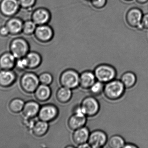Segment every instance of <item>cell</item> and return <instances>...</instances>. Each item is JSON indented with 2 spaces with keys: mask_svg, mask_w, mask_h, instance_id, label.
<instances>
[{
  "mask_svg": "<svg viewBox=\"0 0 148 148\" xmlns=\"http://www.w3.org/2000/svg\"><path fill=\"white\" fill-rule=\"evenodd\" d=\"M125 89V87L120 80L115 79L105 84L103 93L107 99L115 101L123 96Z\"/></svg>",
  "mask_w": 148,
  "mask_h": 148,
  "instance_id": "obj_1",
  "label": "cell"
},
{
  "mask_svg": "<svg viewBox=\"0 0 148 148\" xmlns=\"http://www.w3.org/2000/svg\"><path fill=\"white\" fill-rule=\"evenodd\" d=\"M97 80L106 84L115 79L116 71L112 66L103 64L97 66L93 71Z\"/></svg>",
  "mask_w": 148,
  "mask_h": 148,
  "instance_id": "obj_2",
  "label": "cell"
},
{
  "mask_svg": "<svg viewBox=\"0 0 148 148\" xmlns=\"http://www.w3.org/2000/svg\"><path fill=\"white\" fill-rule=\"evenodd\" d=\"M30 47L27 40L22 37H18L11 41L10 52L16 59L24 58L30 52Z\"/></svg>",
  "mask_w": 148,
  "mask_h": 148,
  "instance_id": "obj_3",
  "label": "cell"
},
{
  "mask_svg": "<svg viewBox=\"0 0 148 148\" xmlns=\"http://www.w3.org/2000/svg\"><path fill=\"white\" fill-rule=\"evenodd\" d=\"M79 74L76 70L69 69L61 73L60 82L62 86L74 90L79 86Z\"/></svg>",
  "mask_w": 148,
  "mask_h": 148,
  "instance_id": "obj_4",
  "label": "cell"
},
{
  "mask_svg": "<svg viewBox=\"0 0 148 148\" xmlns=\"http://www.w3.org/2000/svg\"><path fill=\"white\" fill-rule=\"evenodd\" d=\"M80 105L86 117L94 116L100 110L99 102L94 96L86 97Z\"/></svg>",
  "mask_w": 148,
  "mask_h": 148,
  "instance_id": "obj_5",
  "label": "cell"
},
{
  "mask_svg": "<svg viewBox=\"0 0 148 148\" xmlns=\"http://www.w3.org/2000/svg\"><path fill=\"white\" fill-rule=\"evenodd\" d=\"M143 13L140 8H132L129 9L125 15V21L128 25L132 28L141 30V24Z\"/></svg>",
  "mask_w": 148,
  "mask_h": 148,
  "instance_id": "obj_6",
  "label": "cell"
},
{
  "mask_svg": "<svg viewBox=\"0 0 148 148\" xmlns=\"http://www.w3.org/2000/svg\"><path fill=\"white\" fill-rule=\"evenodd\" d=\"M108 139L107 134L103 131L95 130L90 133L87 143L91 148H101L107 143Z\"/></svg>",
  "mask_w": 148,
  "mask_h": 148,
  "instance_id": "obj_7",
  "label": "cell"
},
{
  "mask_svg": "<svg viewBox=\"0 0 148 148\" xmlns=\"http://www.w3.org/2000/svg\"><path fill=\"white\" fill-rule=\"evenodd\" d=\"M39 79L33 73H28L23 75L21 80V85L22 89L27 92H35L39 84Z\"/></svg>",
  "mask_w": 148,
  "mask_h": 148,
  "instance_id": "obj_8",
  "label": "cell"
},
{
  "mask_svg": "<svg viewBox=\"0 0 148 148\" xmlns=\"http://www.w3.org/2000/svg\"><path fill=\"white\" fill-rule=\"evenodd\" d=\"M18 0H2L0 10L5 16L13 17L20 9Z\"/></svg>",
  "mask_w": 148,
  "mask_h": 148,
  "instance_id": "obj_9",
  "label": "cell"
},
{
  "mask_svg": "<svg viewBox=\"0 0 148 148\" xmlns=\"http://www.w3.org/2000/svg\"><path fill=\"white\" fill-rule=\"evenodd\" d=\"M51 18V13L47 9L40 8L34 11L32 14V20L37 25H47Z\"/></svg>",
  "mask_w": 148,
  "mask_h": 148,
  "instance_id": "obj_10",
  "label": "cell"
},
{
  "mask_svg": "<svg viewBox=\"0 0 148 148\" xmlns=\"http://www.w3.org/2000/svg\"><path fill=\"white\" fill-rule=\"evenodd\" d=\"M34 34L40 41L47 42L51 40L54 33L52 28L50 26L44 25L37 26Z\"/></svg>",
  "mask_w": 148,
  "mask_h": 148,
  "instance_id": "obj_11",
  "label": "cell"
},
{
  "mask_svg": "<svg viewBox=\"0 0 148 148\" xmlns=\"http://www.w3.org/2000/svg\"><path fill=\"white\" fill-rule=\"evenodd\" d=\"M58 114V108L53 105H46L40 109L39 117L42 121L48 122L53 120Z\"/></svg>",
  "mask_w": 148,
  "mask_h": 148,
  "instance_id": "obj_12",
  "label": "cell"
},
{
  "mask_svg": "<svg viewBox=\"0 0 148 148\" xmlns=\"http://www.w3.org/2000/svg\"><path fill=\"white\" fill-rule=\"evenodd\" d=\"M90 133L89 128L85 126L75 130L72 134L73 141L77 145L87 143Z\"/></svg>",
  "mask_w": 148,
  "mask_h": 148,
  "instance_id": "obj_13",
  "label": "cell"
},
{
  "mask_svg": "<svg viewBox=\"0 0 148 148\" xmlns=\"http://www.w3.org/2000/svg\"><path fill=\"white\" fill-rule=\"evenodd\" d=\"M97 81L93 71H85L79 74V86L84 90H89Z\"/></svg>",
  "mask_w": 148,
  "mask_h": 148,
  "instance_id": "obj_14",
  "label": "cell"
},
{
  "mask_svg": "<svg viewBox=\"0 0 148 148\" xmlns=\"http://www.w3.org/2000/svg\"><path fill=\"white\" fill-rule=\"evenodd\" d=\"M86 117V116L73 113L72 115L69 117L68 120L67 124L68 127L72 130L74 131L85 126L87 122Z\"/></svg>",
  "mask_w": 148,
  "mask_h": 148,
  "instance_id": "obj_15",
  "label": "cell"
},
{
  "mask_svg": "<svg viewBox=\"0 0 148 148\" xmlns=\"http://www.w3.org/2000/svg\"><path fill=\"white\" fill-rule=\"evenodd\" d=\"M24 21L17 17H13L9 19L5 25L7 27L10 34L16 35L21 33L23 31Z\"/></svg>",
  "mask_w": 148,
  "mask_h": 148,
  "instance_id": "obj_16",
  "label": "cell"
},
{
  "mask_svg": "<svg viewBox=\"0 0 148 148\" xmlns=\"http://www.w3.org/2000/svg\"><path fill=\"white\" fill-rule=\"evenodd\" d=\"M16 59L10 52L2 53L0 56V67L3 70H10L16 64Z\"/></svg>",
  "mask_w": 148,
  "mask_h": 148,
  "instance_id": "obj_17",
  "label": "cell"
},
{
  "mask_svg": "<svg viewBox=\"0 0 148 148\" xmlns=\"http://www.w3.org/2000/svg\"><path fill=\"white\" fill-rule=\"evenodd\" d=\"M15 79V74L10 70H4L0 72V85L1 86H9L14 83Z\"/></svg>",
  "mask_w": 148,
  "mask_h": 148,
  "instance_id": "obj_18",
  "label": "cell"
},
{
  "mask_svg": "<svg viewBox=\"0 0 148 148\" xmlns=\"http://www.w3.org/2000/svg\"><path fill=\"white\" fill-rule=\"evenodd\" d=\"M120 80L125 89H130L136 85L137 77L136 74L132 72L127 71L122 74Z\"/></svg>",
  "mask_w": 148,
  "mask_h": 148,
  "instance_id": "obj_19",
  "label": "cell"
},
{
  "mask_svg": "<svg viewBox=\"0 0 148 148\" xmlns=\"http://www.w3.org/2000/svg\"><path fill=\"white\" fill-rule=\"evenodd\" d=\"M39 105L34 101H30L25 104L23 109V114L27 118L35 116L39 112Z\"/></svg>",
  "mask_w": 148,
  "mask_h": 148,
  "instance_id": "obj_20",
  "label": "cell"
},
{
  "mask_svg": "<svg viewBox=\"0 0 148 148\" xmlns=\"http://www.w3.org/2000/svg\"><path fill=\"white\" fill-rule=\"evenodd\" d=\"M25 57L27 61V68L30 69L36 68L41 62V56L37 52L31 51Z\"/></svg>",
  "mask_w": 148,
  "mask_h": 148,
  "instance_id": "obj_21",
  "label": "cell"
},
{
  "mask_svg": "<svg viewBox=\"0 0 148 148\" xmlns=\"http://www.w3.org/2000/svg\"><path fill=\"white\" fill-rule=\"evenodd\" d=\"M34 92L36 98L40 101L47 100L51 97V89L48 85L42 84L38 86Z\"/></svg>",
  "mask_w": 148,
  "mask_h": 148,
  "instance_id": "obj_22",
  "label": "cell"
},
{
  "mask_svg": "<svg viewBox=\"0 0 148 148\" xmlns=\"http://www.w3.org/2000/svg\"><path fill=\"white\" fill-rule=\"evenodd\" d=\"M56 96L58 101L60 103H68L72 97V90L62 86L58 90Z\"/></svg>",
  "mask_w": 148,
  "mask_h": 148,
  "instance_id": "obj_23",
  "label": "cell"
},
{
  "mask_svg": "<svg viewBox=\"0 0 148 148\" xmlns=\"http://www.w3.org/2000/svg\"><path fill=\"white\" fill-rule=\"evenodd\" d=\"M48 129V124L47 122L41 120L35 122L32 128L34 135L38 136H41L45 135Z\"/></svg>",
  "mask_w": 148,
  "mask_h": 148,
  "instance_id": "obj_24",
  "label": "cell"
},
{
  "mask_svg": "<svg viewBox=\"0 0 148 148\" xmlns=\"http://www.w3.org/2000/svg\"><path fill=\"white\" fill-rule=\"evenodd\" d=\"M108 146L111 148H123L125 143L123 137L115 135L111 136L107 141Z\"/></svg>",
  "mask_w": 148,
  "mask_h": 148,
  "instance_id": "obj_25",
  "label": "cell"
},
{
  "mask_svg": "<svg viewBox=\"0 0 148 148\" xmlns=\"http://www.w3.org/2000/svg\"><path fill=\"white\" fill-rule=\"evenodd\" d=\"M25 103L22 99H15L12 100L9 104L10 110L14 113L20 112L23 110L25 106Z\"/></svg>",
  "mask_w": 148,
  "mask_h": 148,
  "instance_id": "obj_26",
  "label": "cell"
},
{
  "mask_svg": "<svg viewBox=\"0 0 148 148\" xmlns=\"http://www.w3.org/2000/svg\"><path fill=\"white\" fill-rule=\"evenodd\" d=\"M104 84L97 80L89 89L92 96H99L103 92Z\"/></svg>",
  "mask_w": 148,
  "mask_h": 148,
  "instance_id": "obj_27",
  "label": "cell"
},
{
  "mask_svg": "<svg viewBox=\"0 0 148 148\" xmlns=\"http://www.w3.org/2000/svg\"><path fill=\"white\" fill-rule=\"evenodd\" d=\"M37 25L32 20L24 22L22 32L27 35H31L34 34Z\"/></svg>",
  "mask_w": 148,
  "mask_h": 148,
  "instance_id": "obj_28",
  "label": "cell"
},
{
  "mask_svg": "<svg viewBox=\"0 0 148 148\" xmlns=\"http://www.w3.org/2000/svg\"><path fill=\"white\" fill-rule=\"evenodd\" d=\"M39 79L40 82L42 84L46 85L50 84L53 81L52 76L50 73H43L40 75Z\"/></svg>",
  "mask_w": 148,
  "mask_h": 148,
  "instance_id": "obj_29",
  "label": "cell"
},
{
  "mask_svg": "<svg viewBox=\"0 0 148 148\" xmlns=\"http://www.w3.org/2000/svg\"><path fill=\"white\" fill-rule=\"evenodd\" d=\"M92 6L97 9H101L104 8L107 4V0H90Z\"/></svg>",
  "mask_w": 148,
  "mask_h": 148,
  "instance_id": "obj_30",
  "label": "cell"
},
{
  "mask_svg": "<svg viewBox=\"0 0 148 148\" xmlns=\"http://www.w3.org/2000/svg\"><path fill=\"white\" fill-rule=\"evenodd\" d=\"M21 7L28 8L34 7L36 4V0H18Z\"/></svg>",
  "mask_w": 148,
  "mask_h": 148,
  "instance_id": "obj_31",
  "label": "cell"
},
{
  "mask_svg": "<svg viewBox=\"0 0 148 148\" xmlns=\"http://www.w3.org/2000/svg\"><path fill=\"white\" fill-rule=\"evenodd\" d=\"M16 66L19 69H24L27 68V63L25 57L18 59L16 62Z\"/></svg>",
  "mask_w": 148,
  "mask_h": 148,
  "instance_id": "obj_32",
  "label": "cell"
},
{
  "mask_svg": "<svg viewBox=\"0 0 148 148\" xmlns=\"http://www.w3.org/2000/svg\"><path fill=\"white\" fill-rule=\"evenodd\" d=\"M141 30H148V13L143 14L141 24Z\"/></svg>",
  "mask_w": 148,
  "mask_h": 148,
  "instance_id": "obj_33",
  "label": "cell"
},
{
  "mask_svg": "<svg viewBox=\"0 0 148 148\" xmlns=\"http://www.w3.org/2000/svg\"><path fill=\"white\" fill-rule=\"evenodd\" d=\"M10 34V32L6 26H3L0 27V35L1 36L3 37H6Z\"/></svg>",
  "mask_w": 148,
  "mask_h": 148,
  "instance_id": "obj_34",
  "label": "cell"
},
{
  "mask_svg": "<svg viewBox=\"0 0 148 148\" xmlns=\"http://www.w3.org/2000/svg\"><path fill=\"white\" fill-rule=\"evenodd\" d=\"M138 146L136 145L133 144L132 143H125L124 146V148H138Z\"/></svg>",
  "mask_w": 148,
  "mask_h": 148,
  "instance_id": "obj_35",
  "label": "cell"
},
{
  "mask_svg": "<svg viewBox=\"0 0 148 148\" xmlns=\"http://www.w3.org/2000/svg\"><path fill=\"white\" fill-rule=\"evenodd\" d=\"M77 147L79 148H90V146L88 143H86L82 144L80 145H78Z\"/></svg>",
  "mask_w": 148,
  "mask_h": 148,
  "instance_id": "obj_36",
  "label": "cell"
},
{
  "mask_svg": "<svg viewBox=\"0 0 148 148\" xmlns=\"http://www.w3.org/2000/svg\"><path fill=\"white\" fill-rule=\"evenodd\" d=\"M136 1L138 4L143 5L147 3L148 2V0H136Z\"/></svg>",
  "mask_w": 148,
  "mask_h": 148,
  "instance_id": "obj_37",
  "label": "cell"
},
{
  "mask_svg": "<svg viewBox=\"0 0 148 148\" xmlns=\"http://www.w3.org/2000/svg\"><path fill=\"white\" fill-rule=\"evenodd\" d=\"M124 1H132V0H124Z\"/></svg>",
  "mask_w": 148,
  "mask_h": 148,
  "instance_id": "obj_38",
  "label": "cell"
},
{
  "mask_svg": "<svg viewBox=\"0 0 148 148\" xmlns=\"http://www.w3.org/2000/svg\"><path fill=\"white\" fill-rule=\"evenodd\" d=\"M89 1H90V0H89Z\"/></svg>",
  "mask_w": 148,
  "mask_h": 148,
  "instance_id": "obj_39",
  "label": "cell"
}]
</instances>
